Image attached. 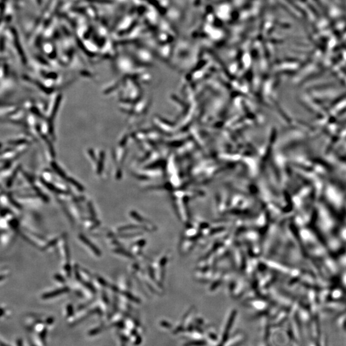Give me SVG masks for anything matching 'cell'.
Segmentation results:
<instances>
[{
  "instance_id": "2",
  "label": "cell",
  "mask_w": 346,
  "mask_h": 346,
  "mask_svg": "<svg viewBox=\"0 0 346 346\" xmlns=\"http://www.w3.org/2000/svg\"><path fill=\"white\" fill-rule=\"evenodd\" d=\"M70 291V289L68 287L64 286L62 288L55 289L54 291L51 292H48L44 293L42 295V299H50L51 298H54L56 296H59L60 295L64 294L65 293H67Z\"/></svg>"
},
{
  "instance_id": "5",
  "label": "cell",
  "mask_w": 346,
  "mask_h": 346,
  "mask_svg": "<svg viewBox=\"0 0 346 346\" xmlns=\"http://www.w3.org/2000/svg\"><path fill=\"white\" fill-rule=\"evenodd\" d=\"M17 346H23L21 340H18V342H17Z\"/></svg>"
},
{
  "instance_id": "6",
  "label": "cell",
  "mask_w": 346,
  "mask_h": 346,
  "mask_svg": "<svg viewBox=\"0 0 346 346\" xmlns=\"http://www.w3.org/2000/svg\"><path fill=\"white\" fill-rule=\"evenodd\" d=\"M1 346H9V345H7V344H4L3 342H2Z\"/></svg>"
},
{
  "instance_id": "3",
  "label": "cell",
  "mask_w": 346,
  "mask_h": 346,
  "mask_svg": "<svg viewBox=\"0 0 346 346\" xmlns=\"http://www.w3.org/2000/svg\"><path fill=\"white\" fill-rule=\"evenodd\" d=\"M54 278H55V279L56 280V281L59 282L60 283H64L65 282V279H64V278L62 275H60V274H56L55 275V276H54Z\"/></svg>"
},
{
  "instance_id": "4",
  "label": "cell",
  "mask_w": 346,
  "mask_h": 346,
  "mask_svg": "<svg viewBox=\"0 0 346 346\" xmlns=\"http://www.w3.org/2000/svg\"><path fill=\"white\" fill-rule=\"evenodd\" d=\"M68 314H69V315H72V306H68Z\"/></svg>"
},
{
  "instance_id": "1",
  "label": "cell",
  "mask_w": 346,
  "mask_h": 346,
  "mask_svg": "<svg viewBox=\"0 0 346 346\" xmlns=\"http://www.w3.org/2000/svg\"><path fill=\"white\" fill-rule=\"evenodd\" d=\"M78 238L84 245H85L90 251H92L94 255L97 256L98 257L101 255V252L100 249L83 234H80L78 235Z\"/></svg>"
}]
</instances>
